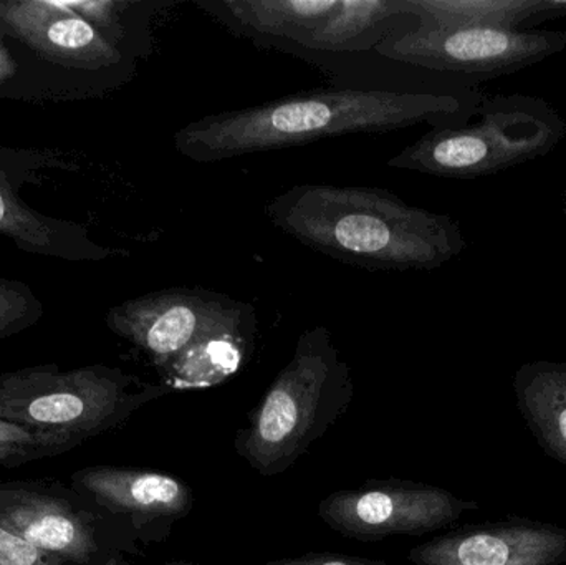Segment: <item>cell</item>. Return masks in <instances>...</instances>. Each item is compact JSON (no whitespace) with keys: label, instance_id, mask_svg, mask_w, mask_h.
<instances>
[{"label":"cell","instance_id":"obj_3","mask_svg":"<svg viewBox=\"0 0 566 565\" xmlns=\"http://www.w3.org/2000/svg\"><path fill=\"white\" fill-rule=\"evenodd\" d=\"M113 334L142 350L169 390L211 388L238 374L255 348L258 312L206 289H165L106 312Z\"/></svg>","mask_w":566,"mask_h":565},{"label":"cell","instance_id":"obj_4","mask_svg":"<svg viewBox=\"0 0 566 565\" xmlns=\"http://www.w3.org/2000/svg\"><path fill=\"white\" fill-rule=\"evenodd\" d=\"M352 367L328 328H308L235 435L239 457L261 477L285 473L352 407Z\"/></svg>","mask_w":566,"mask_h":565},{"label":"cell","instance_id":"obj_8","mask_svg":"<svg viewBox=\"0 0 566 565\" xmlns=\"http://www.w3.org/2000/svg\"><path fill=\"white\" fill-rule=\"evenodd\" d=\"M376 50L408 65L492 80L565 52L566 32L538 29L517 32L489 25H418L388 36Z\"/></svg>","mask_w":566,"mask_h":565},{"label":"cell","instance_id":"obj_5","mask_svg":"<svg viewBox=\"0 0 566 565\" xmlns=\"http://www.w3.org/2000/svg\"><path fill=\"white\" fill-rule=\"evenodd\" d=\"M169 394L122 368L55 364L0 374V418L66 441L72 448L123 427L135 411Z\"/></svg>","mask_w":566,"mask_h":565},{"label":"cell","instance_id":"obj_22","mask_svg":"<svg viewBox=\"0 0 566 565\" xmlns=\"http://www.w3.org/2000/svg\"><path fill=\"white\" fill-rule=\"evenodd\" d=\"M265 565H386V563L338 553H308L300 557L271 561Z\"/></svg>","mask_w":566,"mask_h":565},{"label":"cell","instance_id":"obj_1","mask_svg":"<svg viewBox=\"0 0 566 565\" xmlns=\"http://www.w3.org/2000/svg\"><path fill=\"white\" fill-rule=\"evenodd\" d=\"M482 93L319 88L274 102L205 116L175 133L179 155L196 163L224 161L292 148L322 138L381 135L428 123L458 128L478 115Z\"/></svg>","mask_w":566,"mask_h":565},{"label":"cell","instance_id":"obj_2","mask_svg":"<svg viewBox=\"0 0 566 565\" xmlns=\"http://www.w3.org/2000/svg\"><path fill=\"white\" fill-rule=\"evenodd\" d=\"M265 216L300 244L368 271H432L465 249L451 216L371 186H292L268 202Z\"/></svg>","mask_w":566,"mask_h":565},{"label":"cell","instance_id":"obj_25","mask_svg":"<svg viewBox=\"0 0 566 565\" xmlns=\"http://www.w3.org/2000/svg\"><path fill=\"white\" fill-rule=\"evenodd\" d=\"M163 565H196V564L171 563V564H163Z\"/></svg>","mask_w":566,"mask_h":565},{"label":"cell","instance_id":"obj_19","mask_svg":"<svg viewBox=\"0 0 566 565\" xmlns=\"http://www.w3.org/2000/svg\"><path fill=\"white\" fill-rule=\"evenodd\" d=\"M43 312V304L30 285L0 278V341L39 324Z\"/></svg>","mask_w":566,"mask_h":565},{"label":"cell","instance_id":"obj_21","mask_svg":"<svg viewBox=\"0 0 566 565\" xmlns=\"http://www.w3.org/2000/svg\"><path fill=\"white\" fill-rule=\"evenodd\" d=\"M0 565H63L0 521Z\"/></svg>","mask_w":566,"mask_h":565},{"label":"cell","instance_id":"obj_14","mask_svg":"<svg viewBox=\"0 0 566 565\" xmlns=\"http://www.w3.org/2000/svg\"><path fill=\"white\" fill-rule=\"evenodd\" d=\"M405 15L418 25H489L497 29L537 30L548 20L566 17V0H401Z\"/></svg>","mask_w":566,"mask_h":565},{"label":"cell","instance_id":"obj_20","mask_svg":"<svg viewBox=\"0 0 566 565\" xmlns=\"http://www.w3.org/2000/svg\"><path fill=\"white\" fill-rule=\"evenodd\" d=\"M73 12L85 19L93 29L98 30L109 43L116 45L123 36V25L119 22V10L125 9V2H65Z\"/></svg>","mask_w":566,"mask_h":565},{"label":"cell","instance_id":"obj_13","mask_svg":"<svg viewBox=\"0 0 566 565\" xmlns=\"http://www.w3.org/2000/svg\"><path fill=\"white\" fill-rule=\"evenodd\" d=\"M0 236L15 242L20 251L69 262L103 261L116 255L103 248L88 231L75 222L49 218L29 208L17 196L15 186L0 171Z\"/></svg>","mask_w":566,"mask_h":565},{"label":"cell","instance_id":"obj_11","mask_svg":"<svg viewBox=\"0 0 566 565\" xmlns=\"http://www.w3.org/2000/svg\"><path fill=\"white\" fill-rule=\"evenodd\" d=\"M0 30L29 46L40 59L65 69L95 72L123 60L118 46L65 2L0 0Z\"/></svg>","mask_w":566,"mask_h":565},{"label":"cell","instance_id":"obj_18","mask_svg":"<svg viewBox=\"0 0 566 565\" xmlns=\"http://www.w3.org/2000/svg\"><path fill=\"white\" fill-rule=\"evenodd\" d=\"M73 450L66 441L0 418V467L17 468Z\"/></svg>","mask_w":566,"mask_h":565},{"label":"cell","instance_id":"obj_23","mask_svg":"<svg viewBox=\"0 0 566 565\" xmlns=\"http://www.w3.org/2000/svg\"><path fill=\"white\" fill-rule=\"evenodd\" d=\"M17 70H19V65L9 49L3 45L2 36H0V88L17 75Z\"/></svg>","mask_w":566,"mask_h":565},{"label":"cell","instance_id":"obj_12","mask_svg":"<svg viewBox=\"0 0 566 565\" xmlns=\"http://www.w3.org/2000/svg\"><path fill=\"white\" fill-rule=\"evenodd\" d=\"M70 484L109 513L126 517L142 543L153 537L156 524L181 520L195 506V494L185 481L156 470L82 468L73 471Z\"/></svg>","mask_w":566,"mask_h":565},{"label":"cell","instance_id":"obj_24","mask_svg":"<svg viewBox=\"0 0 566 565\" xmlns=\"http://www.w3.org/2000/svg\"><path fill=\"white\" fill-rule=\"evenodd\" d=\"M564 216L566 219V189H565V195H564Z\"/></svg>","mask_w":566,"mask_h":565},{"label":"cell","instance_id":"obj_16","mask_svg":"<svg viewBox=\"0 0 566 565\" xmlns=\"http://www.w3.org/2000/svg\"><path fill=\"white\" fill-rule=\"evenodd\" d=\"M514 394L538 447L566 467V364L537 360L514 375Z\"/></svg>","mask_w":566,"mask_h":565},{"label":"cell","instance_id":"obj_10","mask_svg":"<svg viewBox=\"0 0 566 565\" xmlns=\"http://www.w3.org/2000/svg\"><path fill=\"white\" fill-rule=\"evenodd\" d=\"M415 565H564L566 530L528 517L471 524L409 551Z\"/></svg>","mask_w":566,"mask_h":565},{"label":"cell","instance_id":"obj_6","mask_svg":"<svg viewBox=\"0 0 566 565\" xmlns=\"http://www.w3.org/2000/svg\"><path fill=\"white\" fill-rule=\"evenodd\" d=\"M479 119L432 128L388 166L449 179H478L544 158L566 136L560 113L537 96L482 95Z\"/></svg>","mask_w":566,"mask_h":565},{"label":"cell","instance_id":"obj_17","mask_svg":"<svg viewBox=\"0 0 566 565\" xmlns=\"http://www.w3.org/2000/svg\"><path fill=\"white\" fill-rule=\"evenodd\" d=\"M405 15L401 0H338L335 9L296 45L313 52H346L379 23Z\"/></svg>","mask_w":566,"mask_h":565},{"label":"cell","instance_id":"obj_9","mask_svg":"<svg viewBox=\"0 0 566 565\" xmlns=\"http://www.w3.org/2000/svg\"><path fill=\"white\" fill-rule=\"evenodd\" d=\"M481 504L442 488L415 481H366L319 501L318 516L348 540L375 543L395 536H422L454 524Z\"/></svg>","mask_w":566,"mask_h":565},{"label":"cell","instance_id":"obj_7","mask_svg":"<svg viewBox=\"0 0 566 565\" xmlns=\"http://www.w3.org/2000/svg\"><path fill=\"white\" fill-rule=\"evenodd\" d=\"M0 521L63 565H132L139 554L126 517L59 480L2 481Z\"/></svg>","mask_w":566,"mask_h":565},{"label":"cell","instance_id":"obj_15","mask_svg":"<svg viewBox=\"0 0 566 565\" xmlns=\"http://www.w3.org/2000/svg\"><path fill=\"white\" fill-rule=\"evenodd\" d=\"M219 22L254 39L298 43L335 9L338 0H199Z\"/></svg>","mask_w":566,"mask_h":565}]
</instances>
